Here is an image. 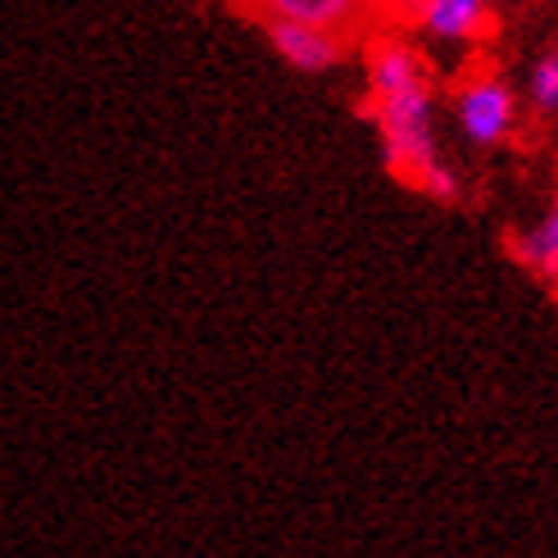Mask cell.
<instances>
[{"label": "cell", "mask_w": 558, "mask_h": 558, "mask_svg": "<svg viewBox=\"0 0 558 558\" xmlns=\"http://www.w3.org/2000/svg\"><path fill=\"white\" fill-rule=\"evenodd\" d=\"M368 119L377 128L381 159L386 169L413 191L432 195V201H459V173L454 163L440 155V136H436V92L432 77L409 82L396 92H377L364 100Z\"/></svg>", "instance_id": "6da1fadb"}, {"label": "cell", "mask_w": 558, "mask_h": 558, "mask_svg": "<svg viewBox=\"0 0 558 558\" xmlns=\"http://www.w3.org/2000/svg\"><path fill=\"white\" fill-rule=\"evenodd\" d=\"M518 119H522L518 92L499 73L482 69V73H468L459 82V92H454V123H459L468 146H477V150L505 146L513 136V128H518Z\"/></svg>", "instance_id": "7a4b0ae2"}, {"label": "cell", "mask_w": 558, "mask_h": 558, "mask_svg": "<svg viewBox=\"0 0 558 558\" xmlns=\"http://www.w3.org/2000/svg\"><path fill=\"white\" fill-rule=\"evenodd\" d=\"M264 33H268V46L277 50V60L291 64L295 73H331L341 69L350 50V37L318 23H300V19H264Z\"/></svg>", "instance_id": "3957f363"}, {"label": "cell", "mask_w": 558, "mask_h": 558, "mask_svg": "<svg viewBox=\"0 0 558 558\" xmlns=\"http://www.w3.org/2000/svg\"><path fill=\"white\" fill-rule=\"evenodd\" d=\"M495 23V0H423L417 5L413 27L423 33L432 46H477Z\"/></svg>", "instance_id": "277c9868"}, {"label": "cell", "mask_w": 558, "mask_h": 558, "mask_svg": "<svg viewBox=\"0 0 558 558\" xmlns=\"http://www.w3.org/2000/svg\"><path fill=\"white\" fill-rule=\"evenodd\" d=\"M259 19H300L331 27L341 37H359L364 27H373V0H245Z\"/></svg>", "instance_id": "5b68a950"}, {"label": "cell", "mask_w": 558, "mask_h": 558, "mask_svg": "<svg viewBox=\"0 0 558 558\" xmlns=\"http://www.w3.org/2000/svg\"><path fill=\"white\" fill-rule=\"evenodd\" d=\"M509 245H513V259L522 268H532L536 277H545L549 287H558V195H554V205L541 214V222L518 232Z\"/></svg>", "instance_id": "8992f818"}, {"label": "cell", "mask_w": 558, "mask_h": 558, "mask_svg": "<svg viewBox=\"0 0 558 558\" xmlns=\"http://www.w3.org/2000/svg\"><path fill=\"white\" fill-rule=\"evenodd\" d=\"M526 96H532V109L541 119L558 114V46H549L532 64V73H526Z\"/></svg>", "instance_id": "52a82bcc"}, {"label": "cell", "mask_w": 558, "mask_h": 558, "mask_svg": "<svg viewBox=\"0 0 558 558\" xmlns=\"http://www.w3.org/2000/svg\"><path fill=\"white\" fill-rule=\"evenodd\" d=\"M417 5L423 0H373V23H381V27H413V19H417Z\"/></svg>", "instance_id": "ba28073f"}]
</instances>
